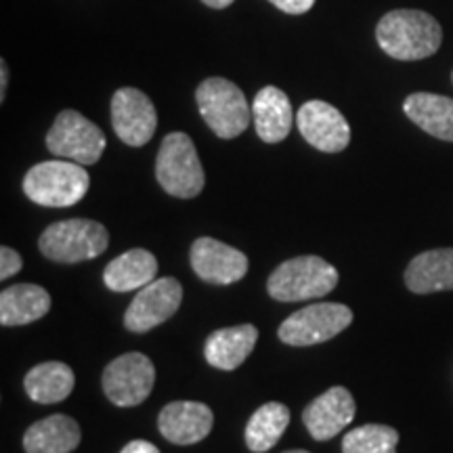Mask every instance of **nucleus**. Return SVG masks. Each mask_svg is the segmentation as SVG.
<instances>
[{
  "instance_id": "obj_1",
  "label": "nucleus",
  "mask_w": 453,
  "mask_h": 453,
  "mask_svg": "<svg viewBox=\"0 0 453 453\" xmlns=\"http://www.w3.org/2000/svg\"><path fill=\"white\" fill-rule=\"evenodd\" d=\"M376 41L393 59L420 61L441 49L443 27L424 11L396 9L380 19L376 27Z\"/></svg>"
},
{
  "instance_id": "obj_2",
  "label": "nucleus",
  "mask_w": 453,
  "mask_h": 453,
  "mask_svg": "<svg viewBox=\"0 0 453 453\" xmlns=\"http://www.w3.org/2000/svg\"><path fill=\"white\" fill-rule=\"evenodd\" d=\"M90 177L82 164L70 160H49L26 173L24 191L34 203L47 208H70L87 196Z\"/></svg>"
},
{
  "instance_id": "obj_3",
  "label": "nucleus",
  "mask_w": 453,
  "mask_h": 453,
  "mask_svg": "<svg viewBox=\"0 0 453 453\" xmlns=\"http://www.w3.org/2000/svg\"><path fill=\"white\" fill-rule=\"evenodd\" d=\"M338 286V271L321 257H296L286 260L271 273L267 292L280 303H300L327 296Z\"/></svg>"
},
{
  "instance_id": "obj_4",
  "label": "nucleus",
  "mask_w": 453,
  "mask_h": 453,
  "mask_svg": "<svg viewBox=\"0 0 453 453\" xmlns=\"http://www.w3.org/2000/svg\"><path fill=\"white\" fill-rule=\"evenodd\" d=\"M110 246V234L97 220L67 219L57 220L42 231L38 248L53 263H84L101 257Z\"/></svg>"
},
{
  "instance_id": "obj_5",
  "label": "nucleus",
  "mask_w": 453,
  "mask_h": 453,
  "mask_svg": "<svg viewBox=\"0 0 453 453\" xmlns=\"http://www.w3.org/2000/svg\"><path fill=\"white\" fill-rule=\"evenodd\" d=\"M196 101L203 122L220 139L240 137L252 120V107L243 90L226 78L203 81L196 90Z\"/></svg>"
},
{
  "instance_id": "obj_6",
  "label": "nucleus",
  "mask_w": 453,
  "mask_h": 453,
  "mask_svg": "<svg viewBox=\"0 0 453 453\" xmlns=\"http://www.w3.org/2000/svg\"><path fill=\"white\" fill-rule=\"evenodd\" d=\"M156 179L166 194L180 200L202 194L206 177L189 134L170 133L164 137L156 160Z\"/></svg>"
},
{
  "instance_id": "obj_7",
  "label": "nucleus",
  "mask_w": 453,
  "mask_h": 453,
  "mask_svg": "<svg viewBox=\"0 0 453 453\" xmlns=\"http://www.w3.org/2000/svg\"><path fill=\"white\" fill-rule=\"evenodd\" d=\"M105 134L97 124L84 118L81 111L65 110L55 118L47 134L49 151L61 160H70L82 166L97 164L105 151Z\"/></svg>"
},
{
  "instance_id": "obj_8",
  "label": "nucleus",
  "mask_w": 453,
  "mask_h": 453,
  "mask_svg": "<svg viewBox=\"0 0 453 453\" xmlns=\"http://www.w3.org/2000/svg\"><path fill=\"white\" fill-rule=\"evenodd\" d=\"M353 324V311L347 304L317 303L288 317L280 326V340L290 347H313L332 340Z\"/></svg>"
},
{
  "instance_id": "obj_9",
  "label": "nucleus",
  "mask_w": 453,
  "mask_h": 453,
  "mask_svg": "<svg viewBox=\"0 0 453 453\" xmlns=\"http://www.w3.org/2000/svg\"><path fill=\"white\" fill-rule=\"evenodd\" d=\"M156 367L143 353L116 357L104 372V393L113 405L137 407L151 395Z\"/></svg>"
},
{
  "instance_id": "obj_10",
  "label": "nucleus",
  "mask_w": 453,
  "mask_h": 453,
  "mask_svg": "<svg viewBox=\"0 0 453 453\" xmlns=\"http://www.w3.org/2000/svg\"><path fill=\"white\" fill-rule=\"evenodd\" d=\"M183 300V286L174 277H160L141 288L124 315V326L134 334L154 330L177 313Z\"/></svg>"
},
{
  "instance_id": "obj_11",
  "label": "nucleus",
  "mask_w": 453,
  "mask_h": 453,
  "mask_svg": "<svg viewBox=\"0 0 453 453\" xmlns=\"http://www.w3.org/2000/svg\"><path fill=\"white\" fill-rule=\"evenodd\" d=\"M111 124L118 139L130 147L150 143L157 128V113L143 90L124 87L111 97Z\"/></svg>"
},
{
  "instance_id": "obj_12",
  "label": "nucleus",
  "mask_w": 453,
  "mask_h": 453,
  "mask_svg": "<svg viewBox=\"0 0 453 453\" xmlns=\"http://www.w3.org/2000/svg\"><path fill=\"white\" fill-rule=\"evenodd\" d=\"M296 124L304 141L326 154H338L350 143L347 118L327 101H307L296 113Z\"/></svg>"
},
{
  "instance_id": "obj_13",
  "label": "nucleus",
  "mask_w": 453,
  "mask_h": 453,
  "mask_svg": "<svg viewBox=\"0 0 453 453\" xmlns=\"http://www.w3.org/2000/svg\"><path fill=\"white\" fill-rule=\"evenodd\" d=\"M191 267L203 281L214 286H229L246 277L248 257L214 237H200L191 246Z\"/></svg>"
},
{
  "instance_id": "obj_14",
  "label": "nucleus",
  "mask_w": 453,
  "mask_h": 453,
  "mask_svg": "<svg viewBox=\"0 0 453 453\" xmlns=\"http://www.w3.org/2000/svg\"><path fill=\"white\" fill-rule=\"evenodd\" d=\"M357 411L355 399L349 388L332 387L324 395L304 407L303 422L309 434L319 443L330 441L353 422Z\"/></svg>"
},
{
  "instance_id": "obj_15",
  "label": "nucleus",
  "mask_w": 453,
  "mask_h": 453,
  "mask_svg": "<svg viewBox=\"0 0 453 453\" xmlns=\"http://www.w3.org/2000/svg\"><path fill=\"white\" fill-rule=\"evenodd\" d=\"M214 413L200 401H173L160 411L157 428L174 445H196L211 434Z\"/></svg>"
},
{
  "instance_id": "obj_16",
  "label": "nucleus",
  "mask_w": 453,
  "mask_h": 453,
  "mask_svg": "<svg viewBox=\"0 0 453 453\" xmlns=\"http://www.w3.org/2000/svg\"><path fill=\"white\" fill-rule=\"evenodd\" d=\"M258 330L252 324H242L234 327L212 332L203 347V357L212 367L223 372H234L250 357L257 347Z\"/></svg>"
},
{
  "instance_id": "obj_17",
  "label": "nucleus",
  "mask_w": 453,
  "mask_h": 453,
  "mask_svg": "<svg viewBox=\"0 0 453 453\" xmlns=\"http://www.w3.org/2000/svg\"><path fill=\"white\" fill-rule=\"evenodd\" d=\"M252 120L265 143H281L292 130V105L288 95L277 87L260 88L252 104Z\"/></svg>"
},
{
  "instance_id": "obj_18",
  "label": "nucleus",
  "mask_w": 453,
  "mask_h": 453,
  "mask_svg": "<svg viewBox=\"0 0 453 453\" xmlns=\"http://www.w3.org/2000/svg\"><path fill=\"white\" fill-rule=\"evenodd\" d=\"M405 286L413 294L453 290V248L418 254L405 269Z\"/></svg>"
},
{
  "instance_id": "obj_19",
  "label": "nucleus",
  "mask_w": 453,
  "mask_h": 453,
  "mask_svg": "<svg viewBox=\"0 0 453 453\" xmlns=\"http://www.w3.org/2000/svg\"><path fill=\"white\" fill-rule=\"evenodd\" d=\"M81 426L73 418L53 413L26 430L24 449L26 453H72L81 445Z\"/></svg>"
},
{
  "instance_id": "obj_20",
  "label": "nucleus",
  "mask_w": 453,
  "mask_h": 453,
  "mask_svg": "<svg viewBox=\"0 0 453 453\" xmlns=\"http://www.w3.org/2000/svg\"><path fill=\"white\" fill-rule=\"evenodd\" d=\"M50 311V294L36 283H15L0 292V324L27 326Z\"/></svg>"
},
{
  "instance_id": "obj_21",
  "label": "nucleus",
  "mask_w": 453,
  "mask_h": 453,
  "mask_svg": "<svg viewBox=\"0 0 453 453\" xmlns=\"http://www.w3.org/2000/svg\"><path fill=\"white\" fill-rule=\"evenodd\" d=\"M403 111L424 133L453 143V99L433 93H413L405 99Z\"/></svg>"
},
{
  "instance_id": "obj_22",
  "label": "nucleus",
  "mask_w": 453,
  "mask_h": 453,
  "mask_svg": "<svg viewBox=\"0 0 453 453\" xmlns=\"http://www.w3.org/2000/svg\"><path fill=\"white\" fill-rule=\"evenodd\" d=\"M157 275V260L150 250L133 248V250L120 254L105 267L104 281L113 292L141 290L151 283Z\"/></svg>"
},
{
  "instance_id": "obj_23",
  "label": "nucleus",
  "mask_w": 453,
  "mask_h": 453,
  "mask_svg": "<svg viewBox=\"0 0 453 453\" xmlns=\"http://www.w3.org/2000/svg\"><path fill=\"white\" fill-rule=\"evenodd\" d=\"M73 384H76L73 370L61 361H47V364L32 367L24 378L27 396L42 405L59 403L67 399L73 390Z\"/></svg>"
},
{
  "instance_id": "obj_24",
  "label": "nucleus",
  "mask_w": 453,
  "mask_h": 453,
  "mask_svg": "<svg viewBox=\"0 0 453 453\" xmlns=\"http://www.w3.org/2000/svg\"><path fill=\"white\" fill-rule=\"evenodd\" d=\"M290 424V410L283 403L271 401L260 405L246 424V445L254 453H265L277 445Z\"/></svg>"
},
{
  "instance_id": "obj_25",
  "label": "nucleus",
  "mask_w": 453,
  "mask_h": 453,
  "mask_svg": "<svg viewBox=\"0 0 453 453\" xmlns=\"http://www.w3.org/2000/svg\"><path fill=\"white\" fill-rule=\"evenodd\" d=\"M399 433L387 424H365L344 434L342 453H396Z\"/></svg>"
},
{
  "instance_id": "obj_26",
  "label": "nucleus",
  "mask_w": 453,
  "mask_h": 453,
  "mask_svg": "<svg viewBox=\"0 0 453 453\" xmlns=\"http://www.w3.org/2000/svg\"><path fill=\"white\" fill-rule=\"evenodd\" d=\"M24 267V260L17 254L13 248L3 246L0 248V280H9V277L17 275Z\"/></svg>"
},
{
  "instance_id": "obj_27",
  "label": "nucleus",
  "mask_w": 453,
  "mask_h": 453,
  "mask_svg": "<svg viewBox=\"0 0 453 453\" xmlns=\"http://www.w3.org/2000/svg\"><path fill=\"white\" fill-rule=\"evenodd\" d=\"M273 3L277 9L283 11V13H290V15H303L307 11L313 9L315 0H269Z\"/></svg>"
},
{
  "instance_id": "obj_28",
  "label": "nucleus",
  "mask_w": 453,
  "mask_h": 453,
  "mask_svg": "<svg viewBox=\"0 0 453 453\" xmlns=\"http://www.w3.org/2000/svg\"><path fill=\"white\" fill-rule=\"evenodd\" d=\"M120 453H160V449L150 441H130L128 445H124V449Z\"/></svg>"
},
{
  "instance_id": "obj_29",
  "label": "nucleus",
  "mask_w": 453,
  "mask_h": 453,
  "mask_svg": "<svg viewBox=\"0 0 453 453\" xmlns=\"http://www.w3.org/2000/svg\"><path fill=\"white\" fill-rule=\"evenodd\" d=\"M7 87H9V67L7 61H0V101L7 97Z\"/></svg>"
},
{
  "instance_id": "obj_30",
  "label": "nucleus",
  "mask_w": 453,
  "mask_h": 453,
  "mask_svg": "<svg viewBox=\"0 0 453 453\" xmlns=\"http://www.w3.org/2000/svg\"><path fill=\"white\" fill-rule=\"evenodd\" d=\"M203 4H208L211 9H225L234 4V0H202Z\"/></svg>"
},
{
  "instance_id": "obj_31",
  "label": "nucleus",
  "mask_w": 453,
  "mask_h": 453,
  "mask_svg": "<svg viewBox=\"0 0 453 453\" xmlns=\"http://www.w3.org/2000/svg\"><path fill=\"white\" fill-rule=\"evenodd\" d=\"M283 453H311V451H304V449H290V451H283Z\"/></svg>"
},
{
  "instance_id": "obj_32",
  "label": "nucleus",
  "mask_w": 453,
  "mask_h": 453,
  "mask_svg": "<svg viewBox=\"0 0 453 453\" xmlns=\"http://www.w3.org/2000/svg\"><path fill=\"white\" fill-rule=\"evenodd\" d=\"M451 82H453V73H451Z\"/></svg>"
}]
</instances>
